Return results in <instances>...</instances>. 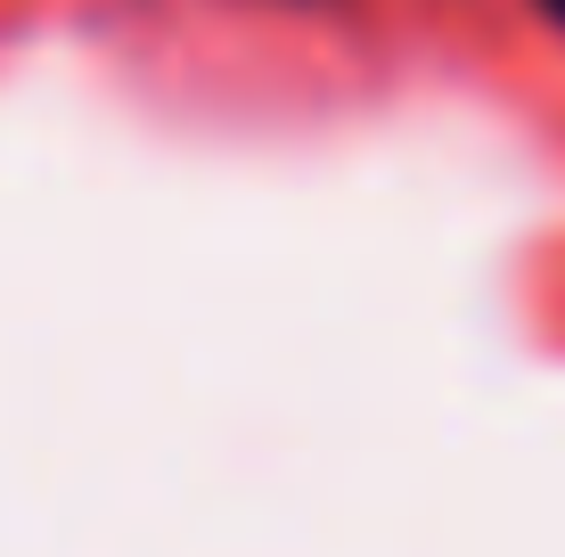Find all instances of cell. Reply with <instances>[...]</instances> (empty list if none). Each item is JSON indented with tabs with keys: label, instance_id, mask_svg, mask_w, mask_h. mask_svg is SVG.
I'll return each instance as SVG.
<instances>
[{
	"label": "cell",
	"instance_id": "6da1fadb",
	"mask_svg": "<svg viewBox=\"0 0 565 557\" xmlns=\"http://www.w3.org/2000/svg\"><path fill=\"white\" fill-rule=\"evenodd\" d=\"M533 9H541V17H550V25L565 33V0H533Z\"/></svg>",
	"mask_w": 565,
	"mask_h": 557
}]
</instances>
